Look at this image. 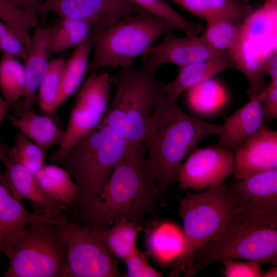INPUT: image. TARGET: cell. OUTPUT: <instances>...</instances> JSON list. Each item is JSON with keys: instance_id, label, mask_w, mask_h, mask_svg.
Returning <instances> with one entry per match:
<instances>
[{"instance_id": "1", "label": "cell", "mask_w": 277, "mask_h": 277, "mask_svg": "<svg viewBox=\"0 0 277 277\" xmlns=\"http://www.w3.org/2000/svg\"><path fill=\"white\" fill-rule=\"evenodd\" d=\"M221 129V125L185 113L177 101L165 95L159 101L146 124L144 143L148 152L145 163L155 180L163 207L184 158L207 136L219 135Z\"/></svg>"}, {"instance_id": "2", "label": "cell", "mask_w": 277, "mask_h": 277, "mask_svg": "<svg viewBox=\"0 0 277 277\" xmlns=\"http://www.w3.org/2000/svg\"><path fill=\"white\" fill-rule=\"evenodd\" d=\"M144 152L134 148L130 150L114 168L99 194L78 210L75 222L104 228L124 219L142 225L147 213L155 212L160 195L145 164Z\"/></svg>"}, {"instance_id": "3", "label": "cell", "mask_w": 277, "mask_h": 277, "mask_svg": "<svg viewBox=\"0 0 277 277\" xmlns=\"http://www.w3.org/2000/svg\"><path fill=\"white\" fill-rule=\"evenodd\" d=\"M132 148L111 127L100 124L71 149L60 164L77 186L79 210L99 194L114 168Z\"/></svg>"}, {"instance_id": "4", "label": "cell", "mask_w": 277, "mask_h": 277, "mask_svg": "<svg viewBox=\"0 0 277 277\" xmlns=\"http://www.w3.org/2000/svg\"><path fill=\"white\" fill-rule=\"evenodd\" d=\"M156 71L144 66L121 69L115 94L101 124L111 127L133 148L145 151L146 124L165 95Z\"/></svg>"}, {"instance_id": "5", "label": "cell", "mask_w": 277, "mask_h": 277, "mask_svg": "<svg viewBox=\"0 0 277 277\" xmlns=\"http://www.w3.org/2000/svg\"><path fill=\"white\" fill-rule=\"evenodd\" d=\"M179 202V213L183 221L184 245L180 255L172 265L169 276L175 277L183 272L184 276L189 277L193 275L194 259L200 248L239 209L223 182L200 193L187 192Z\"/></svg>"}, {"instance_id": "6", "label": "cell", "mask_w": 277, "mask_h": 277, "mask_svg": "<svg viewBox=\"0 0 277 277\" xmlns=\"http://www.w3.org/2000/svg\"><path fill=\"white\" fill-rule=\"evenodd\" d=\"M228 259L276 266V227L254 223L238 210L200 248L195 256L192 275L212 263Z\"/></svg>"}, {"instance_id": "7", "label": "cell", "mask_w": 277, "mask_h": 277, "mask_svg": "<svg viewBox=\"0 0 277 277\" xmlns=\"http://www.w3.org/2000/svg\"><path fill=\"white\" fill-rule=\"evenodd\" d=\"M172 29L161 19L142 11L92 32L94 55L88 69L94 72L107 67L131 68L136 58Z\"/></svg>"}, {"instance_id": "8", "label": "cell", "mask_w": 277, "mask_h": 277, "mask_svg": "<svg viewBox=\"0 0 277 277\" xmlns=\"http://www.w3.org/2000/svg\"><path fill=\"white\" fill-rule=\"evenodd\" d=\"M64 215L54 222L30 224L6 254L4 277H67V254Z\"/></svg>"}, {"instance_id": "9", "label": "cell", "mask_w": 277, "mask_h": 277, "mask_svg": "<svg viewBox=\"0 0 277 277\" xmlns=\"http://www.w3.org/2000/svg\"><path fill=\"white\" fill-rule=\"evenodd\" d=\"M277 5L265 2L242 24L240 37L227 55L236 68L247 77L250 96L265 87V65L276 53Z\"/></svg>"}, {"instance_id": "10", "label": "cell", "mask_w": 277, "mask_h": 277, "mask_svg": "<svg viewBox=\"0 0 277 277\" xmlns=\"http://www.w3.org/2000/svg\"><path fill=\"white\" fill-rule=\"evenodd\" d=\"M111 80L106 72H92L76 96L61 143L49 157L60 163L71 149L102 122L109 105Z\"/></svg>"}, {"instance_id": "11", "label": "cell", "mask_w": 277, "mask_h": 277, "mask_svg": "<svg viewBox=\"0 0 277 277\" xmlns=\"http://www.w3.org/2000/svg\"><path fill=\"white\" fill-rule=\"evenodd\" d=\"M67 277H119L118 263L95 229L64 216Z\"/></svg>"}, {"instance_id": "12", "label": "cell", "mask_w": 277, "mask_h": 277, "mask_svg": "<svg viewBox=\"0 0 277 277\" xmlns=\"http://www.w3.org/2000/svg\"><path fill=\"white\" fill-rule=\"evenodd\" d=\"M235 206L246 218L261 225L277 226V169L225 185Z\"/></svg>"}, {"instance_id": "13", "label": "cell", "mask_w": 277, "mask_h": 277, "mask_svg": "<svg viewBox=\"0 0 277 277\" xmlns=\"http://www.w3.org/2000/svg\"><path fill=\"white\" fill-rule=\"evenodd\" d=\"M234 171L233 152L215 145L194 148L180 166L176 180L183 189L201 191L222 183Z\"/></svg>"}, {"instance_id": "14", "label": "cell", "mask_w": 277, "mask_h": 277, "mask_svg": "<svg viewBox=\"0 0 277 277\" xmlns=\"http://www.w3.org/2000/svg\"><path fill=\"white\" fill-rule=\"evenodd\" d=\"M142 11L125 0H44L38 14L43 16L51 11L60 17L82 20L96 32Z\"/></svg>"}, {"instance_id": "15", "label": "cell", "mask_w": 277, "mask_h": 277, "mask_svg": "<svg viewBox=\"0 0 277 277\" xmlns=\"http://www.w3.org/2000/svg\"><path fill=\"white\" fill-rule=\"evenodd\" d=\"M223 55L227 54L213 49L201 36L180 37L170 31L160 43L149 48L141 56L143 66L156 71L166 64L180 68Z\"/></svg>"}, {"instance_id": "16", "label": "cell", "mask_w": 277, "mask_h": 277, "mask_svg": "<svg viewBox=\"0 0 277 277\" xmlns=\"http://www.w3.org/2000/svg\"><path fill=\"white\" fill-rule=\"evenodd\" d=\"M0 158V253L6 254L14 247L30 224L40 221L57 222L60 217L49 213H32L12 193Z\"/></svg>"}, {"instance_id": "17", "label": "cell", "mask_w": 277, "mask_h": 277, "mask_svg": "<svg viewBox=\"0 0 277 277\" xmlns=\"http://www.w3.org/2000/svg\"><path fill=\"white\" fill-rule=\"evenodd\" d=\"M233 154L235 180L276 169V131L264 125Z\"/></svg>"}, {"instance_id": "18", "label": "cell", "mask_w": 277, "mask_h": 277, "mask_svg": "<svg viewBox=\"0 0 277 277\" xmlns=\"http://www.w3.org/2000/svg\"><path fill=\"white\" fill-rule=\"evenodd\" d=\"M50 29V27H37L31 36L27 57L24 64L25 91L20 105L13 109L15 113L35 111L38 86L49 66L48 54Z\"/></svg>"}, {"instance_id": "19", "label": "cell", "mask_w": 277, "mask_h": 277, "mask_svg": "<svg viewBox=\"0 0 277 277\" xmlns=\"http://www.w3.org/2000/svg\"><path fill=\"white\" fill-rule=\"evenodd\" d=\"M2 163L5 167V176L9 188L19 201L27 200L39 208L43 213L60 217L67 206L47 195L39 187L34 174L10 157L8 153Z\"/></svg>"}, {"instance_id": "20", "label": "cell", "mask_w": 277, "mask_h": 277, "mask_svg": "<svg viewBox=\"0 0 277 277\" xmlns=\"http://www.w3.org/2000/svg\"><path fill=\"white\" fill-rule=\"evenodd\" d=\"M264 122L261 101L256 95L250 97L221 125L216 145L234 152L264 126Z\"/></svg>"}, {"instance_id": "21", "label": "cell", "mask_w": 277, "mask_h": 277, "mask_svg": "<svg viewBox=\"0 0 277 277\" xmlns=\"http://www.w3.org/2000/svg\"><path fill=\"white\" fill-rule=\"evenodd\" d=\"M146 230L145 252L147 255L162 265L175 262L183 249V230L169 221L150 223Z\"/></svg>"}, {"instance_id": "22", "label": "cell", "mask_w": 277, "mask_h": 277, "mask_svg": "<svg viewBox=\"0 0 277 277\" xmlns=\"http://www.w3.org/2000/svg\"><path fill=\"white\" fill-rule=\"evenodd\" d=\"M230 68H234V65L228 55L180 67L175 78L169 83L163 84L165 95L169 100L177 101L180 95L187 90Z\"/></svg>"}, {"instance_id": "23", "label": "cell", "mask_w": 277, "mask_h": 277, "mask_svg": "<svg viewBox=\"0 0 277 277\" xmlns=\"http://www.w3.org/2000/svg\"><path fill=\"white\" fill-rule=\"evenodd\" d=\"M52 115L37 114L35 111L14 113L8 116L9 122L20 133L41 148L46 153L49 149L61 143L64 130L61 129Z\"/></svg>"}, {"instance_id": "24", "label": "cell", "mask_w": 277, "mask_h": 277, "mask_svg": "<svg viewBox=\"0 0 277 277\" xmlns=\"http://www.w3.org/2000/svg\"><path fill=\"white\" fill-rule=\"evenodd\" d=\"M185 92L188 108L201 119L221 114L229 103L230 95L227 89L221 81L214 77Z\"/></svg>"}, {"instance_id": "25", "label": "cell", "mask_w": 277, "mask_h": 277, "mask_svg": "<svg viewBox=\"0 0 277 277\" xmlns=\"http://www.w3.org/2000/svg\"><path fill=\"white\" fill-rule=\"evenodd\" d=\"M206 22L226 19L242 23L253 11L241 0H170Z\"/></svg>"}, {"instance_id": "26", "label": "cell", "mask_w": 277, "mask_h": 277, "mask_svg": "<svg viewBox=\"0 0 277 277\" xmlns=\"http://www.w3.org/2000/svg\"><path fill=\"white\" fill-rule=\"evenodd\" d=\"M34 175L38 186L47 195L67 206L76 205L77 187L64 167L53 163L45 164Z\"/></svg>"}, {"instance_id": "27", "label": "cell", "mask_w": 277, "mask_h": 277, "mask_svg": "<svg viewBox=\"0 0 277 277\" xmlns=\"http://www.w3.org/2000/svg\"><path fill=\"white\" fill-rule=\"evenodd\" d=\"M92 48L89 37L76 46L72 55L65 61L62 75L60 91L56 103L57 109L82 84L88 69V61Z\"/></svg>"}, {"instance_id": "28", "label": "cell", "mask_w": 277, "mask_h": 277, "mask_svg": "<svg viewBox=\"0 0 277 277\" xmlns=\"http://www.w3.org/2000/svg\"><path fill=\"white\" fill-rule=\"evenodd\" d=\"M142 226L134 221L122 219L107 228H93L111 254L124 260L136 249V238L143 230Z\"/></svg>"}, {"instance_id": "29", "label": "cell", "mask_w": 277, "mask_h": 277, "mask_svg": "<svg viewBox=\"0 0 277 277\" xmlns=\"http://www.w3.org/2000/svg\"><path fill=\"white\" fill-rule=\"evenodd\" d=\"M92 31L91 26L86 22L61 17L50 27L48 38L49 51L59 53L76 46L87 39Z\"/></svg>"}, {"instance_id": "30", "label": "cell", "mask_w": 277, "mask_h": 277, "mask_svg": "<svg viewBox=\"0 0 277 277\" xmlns=\"http://www.w3.org/2000/svg\"><path fill=\"white\" fill-rule=\"evenodd\" d=\"M24 64L11 56L3 54L0 58V92L7 102L20 101L25 89Z\"/></svg>"}, {"instance_id": "31", "label": "cell", "mask_w": 277, "mask_h": 277, "mask_svg": "<svg viewBox=\"0 0 277 277\" xmlns=\"http://www.w3.org/2000/svg\"><path fill=\"white\" fill-rule=\"evenodd\" d=\"M206 23L205 30L201 36L213 49L227 54L238 43L243 23L226 19Z\"/></svg>"}, {"instance_id": "32", "label": "cell", "mask_w": 277, "mask_h": 277, "mask_svg": "<svg viewBox=\"0 0 277 277\" xmlns=\"http://www.w3.org/2000/svg\"><path fill=\"white\" fill-rule=\"evenodd\" d=\"M142 10L161 19L172 29L184 32L187 36H199L204 27L200 23L188 21L165 0H135Z\"/></svg>"}, {"instance_id": "33", "label": "cell", "mask_w": 277, "mask_h": 277, "mask_svg": "<svg viewBox=\"0 0 277 277\" xmlns=\"http://www.w3.org/2000/svg\"><path fill=\"white\" fill-rule=\"evenodd\" d=\"M65 63L61 58L50 61L48 69L39 85L37 98L44 114L52 115L57 110L56 106Z\"/></svg>"}, {"instance_id": "34", "label": "cell", "mask_w": 277, "mask_h": 277, "mask_svg": "<svg viewBox=\"0 0 277 277\" xmlns=\"http://www.w3.org/2000/svg\"><path fill=\"white\" fill-rule=\"evenodd\" d=\"M0 20L11 27L28 46L31 39L30 31L38 24V13L18 8L6 0H0Z\"/></svg>"}, {"instance_id": "35", "label": "cell", "mask_w": 277, "mask_h": 277, "mask_svg": "<svg viewBox=\"0 0 277 277\" xmlns=\"http://www.w3.org/2000/svg\"><path fill=\"white\" fill-rule=\"evenodd\" d=\"M7 153L34 174L45 164L46 153L20 132L16 135L14 145L10 147Z\"/></svg>"}, {"instance_id": "36", "label": "cell", "mask_w": 277, "mask_h": 277, "mask_svg": "<svg viewBox=\"0 0 277 277\" xmlns=\"http://www.w3.org/2000/svg\"><path fill=\"white\" fill-rule=\"evenodd\" d=\"M147 254L137 247L124 260L127 276L128 277H161L162 274L155 269L149 263Z\"/></svg>"}, {"instance_id": "37", "label": "cell", "mask_w": 277, "mask_h": 277, "mask_svg": "<svg viewBox=\"0 0 277 277\" xmlns=\"http://www.w3.org/2000/svg\"><path fill=\"white\" fill-rule=\"evenodd\" d=\"M224 265L222 274L226 277H263L264 271L255 261L243 262L228 259L221 262Z\"/></svg>"}, {"instance_id": "38", "label": "cell", "mask_w": 277, "mask_h": 277, "mask_svg": "<svg viewBox=\"0 0 277 277\" xmlns=\"http://www.w3.org/2000/svg\"><path fill=\"white\" fill-rule=\"evenodd\" d=\"M261 101L264 121L277 118V83H270L256 95Z\"/></svg>"}, {"instance_id": "39", "label": "cell", "mask_w": 277, "mask_h": 277, "mask_svg": "<svg viewBox=\"0 0 277 277\" xmlns=\"http://www.w3.org/2000/svg\"><path fill=\"white\" fill-rule=\"evenodd\" d=\"M0 51L16 58H21L24 62L28 55L25 45L18 35L13 32L0 39Z\"/></svg>"}, {"instance_id": "40", "label": "cell", "mask_w": 277, "mask_h": 277, "mask_svg": "<svg viewBox=\"0 0 277 277\" xmlns=\"http://www.w3.org/2000/svg\"><path fill=\"white\" fill-rule=\"evenodd\" d=\"M13 6L25 10L36 11L39 13L44 0H6Z\"/></svg>"}, {"instance_id": "41", "label": "cell", "mask_w": 277, "mask_h": 277, "mask_svg": "<svg viewBox=\"0 0 277 277\" xmlns=\"http://www.w3.org/2000/svg\"><path fill=\"white\" fill-rule=\"evenodd\" d=\"M266 75L270 77V81L277 83V54H273L267 61L265 65Z\"/></svg>"}, {"instance_id": "42", "label": "cell", "mask_w": 277, "mask_h": 277, "mask_svg": "<svg viewBox=\"0 0 277 277\" xmlns=\"http://www.w3.org/2000/svg\"><path fill=\"white\" fill-rule=\"evenodd\" d=\"M21 104V101L15 103H11L6 101L0 95V127L4 120L12 109H15Z\"/></svg>"}, {"instance_id": "43", "label": "cell", "mask_w": 277, "mask_h": 277, "mask_svg": "<svg viewBox=\"0 0 277 277\" xmlns=\"http://www.w3.org/2000/svg\"><path fill=\"white\" fill-rule=\"evenodd\" d=\"M13 32L11 27L0 20V39Z\"/></svg>"}, {"instance_id": "44", "label": "cell", "mask_w": 277, "mask_h": 277, "mask_svg": "<svg viewBox=\"0 0 277 277\" xmlns=\"http://www.w3.org/2000/svg\"><path fill=\"white\" fill-rule=\"evenodd\" d=\"M9 148L10 147L8 145L2 142L0 140V158L2 160L7 153Z\"/></svg>"}, {"instance_id": "45", "label": "cell", "mask_w": 277, "mask_h": 277, "mask_svg": "<svg viewBox=\"0 0 277 277\" xmlns=\"http://www.w3.org/2000/svg\"><path fill=\"white\" fill-rule=\"evenodd\" d=\"M276 277L277 276V267L276 266L272 267L267 271L264 272L263 277Z\"/></svg>"}, {"instance_id": "46", "label": "cell", "mask_w": 277, "mask_h": 277, "mask_svg": "<svg viewBox=\"0 0 277 277\" xmlns=\"http://www.w3.org/2000/svg\"><path fill=\"white\" fill-rule=\"evenodd\" d=\"M125 1H127V2H130V3H132V4H135V5H137L136 4L135 1V0H125Z\"/></svg>"}, {"instance_id": "47", "label": "cell", "mask_w": 277, "mask_h": 277, "mask_svg": "<svg viewBox=\"0 0 277 277\" xmlns=\"http://www.w3.org/2000/svg\"><path fill=\"white\" fill-rule=\"evenodd\" d=\"M271 1H277V0H271Z\"/></svg>"}]
</instances>
